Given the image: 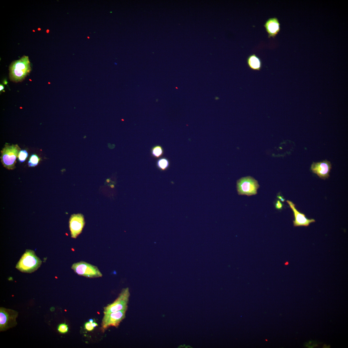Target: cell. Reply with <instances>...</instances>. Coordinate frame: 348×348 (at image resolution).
Returning a JSON list of instances; mask_svg holds the SVG:
<instances>
[{
    "instance_id": "6da1fadb",
    "label": "cell",
    "mask_w": 348,
    "mask_h": 348,
    "mask_svg": "<svg viewBox=\"0 0 348 348\" xmlns=\"http://www.w3.org/2000/svg\"><path fill=\"white\" fill-rule=\"evenodd\" d=\"M31 71L29 57L24 56L19 60L14 61L9 67V78L13 82L23 81Z\"/></svg>"
},
{
    "instance_id": "7a4b0ae2",
    "label": "cell",
    "mask_w": 348,
    "mask_h": 348,
    "mask_svg": "<svg viewBox=\"0 0 348 348\" xmlns=\"http://www.w3.org/2000/svg\"><path fill=\"white\" fill-rule=\"evenodd\" d=\"M42 263L33 251L27 250L22 256L16 268L21 272L31 273L38 269Z\"/></svg>"
},
{
    "instance_id": "3957f363",
    "label": "cell",
    "mask_w": 348,
    "mask_h": 348,
    "mask_svg": "<svg viewBox=\"0 0 348 348\" xmlns=\"http://www.w3.org/2000/svg\"><path fill=\"white\" fill-rule=\"evenodd\" d=\"M21 149L18 144L10 145L6 144L1 151V157L2 163L7 169H14L16 163V160L18 157Z\"/></svg>"
},
{
    "instance_id": "277c9868",
    "label": "cell",
    "mask_w": 348,
    "mask_h": 348,
    "mask_svg": "<svg viewBox=\"0 0 348 348\" xmlns=\"http://www.w3.org/2000/svg\"><path fill=\"white\" fill-rule=\"evenodd\" d=\"M18 313L16 311L3 307L0 308V331H5L15 327Z\"/></svg>"
},
{
    "instance_id": "5b68a950",
    "label": "cell",
    "mask_w": 348,
    "mask_h": 348,
    "mask_svg": "<svg viewBox=\"0 0 348 348\" xmlns=\"http://www.w3.org/2000/svg\"><path fill=\"white\" fill-rule=\"evenodd\" d=\"M71 268L78 275L87 278H96L103 276L97 267L82 261L73 264Z\"/></svg>"
},
{
    "instance_id": "8992f818",
    "label": "cell",
    "mask_w": 348,
    "mask_h": 348,
    "mask_svg": "<svg viewBox=\"0 0 348 348\" xmlns=\"http://www.w3.org/2000/svg\"><path fill=\"white\" fill-rule=\"evenodd\" d=\"M130 294L128 288L122 290L117 300L104 308V314L116 312L119 311L127 310Z\"/></svg>"
},
{
    "instance_id": "52a82bcc",
    "label": "cell",
    "mask_w": 348,
    "mask_h": 348,
    "mask_svg": "<svg viewBox=\"0 0 348 348\" xmlns=\"http://www.w3.org/2000/svg\"><path fill=\"white\" fill-rule=\"evenodd\" d=\"M237 187L239 195L250 196L257 194L259 185L258 181L254 178L248 177L238 180Z\"/></svg>"
},
{
    "instance_id": "ba28073f",
    "label": "cell",
    "mask_w": 348,
    "mask_h": 348,
    "mask_svg": "<svg viewBox=\"0 0 348 348\" xmlns=\"http://www.w3.org/2000/svg\"><path fill=\"white\" fill-rule=\"evenodd\" d=\"M127 310L104 314L102 320V329L103 331L111 326L118 327L121 321L125 318Z\"/></svg>"
},
{
    "instance_id": "9c48e42d",
    "label": "cell",
    "mask_w": 348,
    "mask_h": 348,
    "mask_svg": "<svg viewBox=\"0 0 348 348\" xmlns=\"http://www.w3.org/2000/svg\"><path fill=\"white\" fill-rule=\"evenodd\" d=\"M85 225L83 215L81 214L72 215L69 220V228L71 237L76 239L82 232Z\"/></svg>"
},
{
    "instance_id": "30bf717a",
    "label": "cell",
    "mask_w": 348,
    "mask_h": 348,
    "mask_svg": "<svg viewBox=\"0 0 348 348\" xmlns=\"http://www.w3.org/2000/svg\"><path fill=\"white\" fill-rule=\"evenodd\" d=\"M331 167L329 161L325 160L318 163L313 162L311 167V170L320 178L325 179L329 176V173Z\"/></svg>"
},
{
    "instance_id": "8fae6325",
    "label": "cell",
    "mask_w": 348,
    "mask_h": 348,
    "mask_svg": "<svg viewBox=\"0 0 348 348\" xmlns=\"http://www.w3.org/2000/svg\"><path fill=\"white\" fill-rule=\"evenodd\" d=\"M287 202L290 205L293 211L295 220H293L294 226L295 227L305 226H309L311 223L314 222V219H308L305 215L298 211L295 207V205L292 202L287 200Z\"/></svg>"
},
{
    "instance_id": "7c38bea8",
    "label": "cell",
    "mask_w": 348,
    "mask_h": 348,
    "mask_svg": "<svg viewBox=\"0 0 348 348\" xmlns=\"http://www.w3.org/2000/svg\"><path fill=\"white\" fill-rule=\"evenodd\" d=\"M280 26L279 20L276 18H270L266 21L264 26L268 33L269 38H275L280 31Z\"/></svg>"
},
{
    "instance_id": "4fadbf2b",
    "label": "cell",
    "mask_w": 348,
    "mask_h": 348,
    "mask_svg": "<svg viewBox=\"0 0 348 348\" xmlns=\"http://www.w3.org/2000/svg\"><path fill=\"white\" fill-rule=\"evenodd\" d=\"M247 61L248 67L252 70L259 71L262 68V61L255 54L248 56Z\"/></svg>"
},
{
    "instance_id": "5bb4252c",
    "label": "cell",
    "mask_w": 348,
    "mask_h": 348,
    "mask_svg": "<svg viewBox=\"0 0 348 348\" xmlns=\"http://www.w3.org/2000/svg\"><path fill=\"white\" fill-rule=\"evenodd\" d=\"M169 161L166 158L160 159L157 161V167L162 171L166 170L169 167Z\"/></svg>"
},
{
    "instance_id": "9a60e30c",
    "label": "cell",
    "mask_w": 348,
    "mask_h": 348,
    "mask_svg": "<svg viewBox=\"0 0 348 348\" xmlns=\"http://www.w3.org/2000/svg\"><path fill=\"white\" fill-rule=\"evenodd\" d=\"M151 153L153 156L156 158H158L162 156L164 153V150L161 146H156L152 148Z\"/></svg>"
},
{
    "instance_id": "2e32d148",
    "label": "cell",
    "mask_w": 348,
    "mask_h": 348,
    "mask_svg": "<svg viewBox=\"0 0 348 348\" xmlns=\"http://www.w3.org/2000/svg\"><path fill=\"white\" fill-rule=\"evenodd\" d=\"M40 158L36 155H32L30 156L29 161L28 165L29 167H34L38 165Z\"/></svg>"
},
{
    "instance_id": "e0dca14e",
    "label": "cell",
    "mask_w": 348,
    "mask_h": 348,
    "mask_svg": "<svg viewBox=\"0 0 348 348\" xmlns=\"http://www.w3.org/2000/svg\"><path fill=\"white\" fill-rule=\"evenodd\" d=\"M28 156V154L26 150H20L19 154V160L20 162L23 163L26 160Z\"/></svg>"
},
{
    "instance_id": "ac0fdd59",
    "label": "cell",
    "mask_w": 348,
    "mask_h": 348,
    "mask_svg": "<svg viewBox=\"0 0 348 348\" xmlns=\"http://www.w3.org/2000/svg\"><path fill=\"white\" fill-rule=\"evenodd\" d=\"M57 330L60 333L64 334L68 331V326L65 324H61L58 326Z\"/></svg>"
},
{
    "instance_id": "d6986e66",
    "label": "cell",
    "mask_w": 348,
    "mask_h": 348,
    "mask_svg": "<svg viewBox=\"0 0 348 348\" xmlns=\"http://www.w3.org/2000/svg\"><path fill=\"white\" fill-rule=\"evenodd\" d=\"M85 329L89 331H91L93 330L94 327L92 326V324L90 322H87L85 324Z\"/></svg>"
},
{
    "instance_id": "ffe728a7",
    "label": "cell",
    "mask_w": 348,
    "mask_h": 348,
    "mask_svg": "<svg viewBox=\"0 0 348 348\" xmlns=\"http://www.w3.org/2000/svg\"><path fill=\"white\" fill-rule=\"evenodd\" d=\"M275 207L278 209H282L283 204L281 203L280 201L277 200L275 204Z\"/></svg>"
},
{
    "instance_id": "44dd1931",
    "label": "cell",
    "mask_w": 348,
    "mask_h": 348,
    "mask_svg": "<svg viewBox=\"0 0 348 348\" xmlns=\"http://www.w3.org/2000/svg\"><path fill=\"white\" fill-rule=\"evenodd\" d=\"M277 198H279V199H280L282 202H285V199L284 198H283L282 197L280 196H277Z\"/></svg>"
},
{
    "instance_id": "7402d4cb",
    "label": "cell",
    "mask_w": 348,
    "mask_h": 348,
    "mask_svg": "<svg viewBox=\"0 0 348 348\" xmlns=\"http://www.w3.org/2000/svg\"><path fill=\"white\" fill-rule=\"evenodd\" d=\"M92 326L95 328L98 326V324L95 322H93L92 324Z\"/></svg>"
},
{
    "instance_id": "603a6c76",
    "label": "cell",
    "mask_w": 348,
    "mask_h": 348,
    "mask_svg": "<svg viewBox=\"0 0 348 348\" xmlns=\"http://www.w3.org/2000/svg\"><path fill=\"white\" fill-rule=\"evenodd\" d=\"M4 89V86L2 84H1V86H0V90L1 91L3 90Z\"/></svg>"
},
{
    "instance_id": "cb8c5ba5",
    "label": "cell",
    "mask_w": 348,
    "mask_h": 348,
    "mask_svg": "<svg viewBox=\"0 0 348 348\" xmlns=\"http://www.w3.org/2000/svg\"><path fill=\"white\" fill-rule=\"evenodd\" d=\"M93 321H94L92 319H90L89 320L90 322L91 323V324H92V323H93Z\"/></svg>"
},
{
    "instance_id": "d4e9b609",
    "label": "cell",
    "mask_w": 348,
    "mask_h": 348,
    "mask_svg": "<svg viewBox=\"0 0 348 348\" xmlns=\"http://www.w3.org/2000/svg\"><path fill=\"white\" fill-rule=\"evenodd\" d=\"M106 182H110V180L109 179H107L106 180Z\"/></svg>"
},
{
    "instance_id": "484cf974",
    "label": "cell",
    "mask_w": 348,
    "mask_h": 348,
    "mask_svg": "<svg viewBox=\"0 0 348 348\" xmlns=\"http://www.w3.org/2000/svg\"><path fill=\"white\" fill-rule=\"evenodd\" d=\"M111 188H114V185H111Z\"/></svg>"
},
{
    "instance_id": "4316f807",
    "label": "cell",
    "mask_w": 348,
    "mask_h": 348,
    "mask_svg": "<svg viewBox=\"0 0 348 348\" xmlns=\"http://www.w3.org/2000/svg\"><path fill=\"white\" fill-rule=\"evenodd\" d=\"M86 138V136H85L84 137V139H85V138Z\"/></svg>"
}]
</instances>
